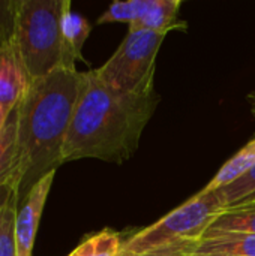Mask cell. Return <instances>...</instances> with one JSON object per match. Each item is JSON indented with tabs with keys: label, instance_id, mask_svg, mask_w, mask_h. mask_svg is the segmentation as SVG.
Returning <instances> with one entry per match:
<instances>
[{
	"label": "cell",
	"instance_id": "obj_1",
	"mask_svg": "<svg viewBox=\"0 0 255 256\" xmlns=\"http://www.w3.org/2000/svg\"><path fill=\"white\" fill-rule=\"evenodd\" d=\"M158 104L159 94L155 88L122 94L108 88L96 69L83 72L80 96L63 146V162H126L137 152Z\"/></svg>",
	"mask_w": 255,
	"mask_h": 256
},
{
	"label": "cell",
	"instance_id": "obj_2",
	"mask_svg": "<svg viewBox=\"0 0 255 256\" xmlns=\"http://www.w3.org/2000/svg\"><path fill=\"white\" fill-rule=\"evenodd\" d=\"M83 72L57 68L35 80L18 104L17 168L11 183L20 200L63 162V146L80 96Z\"/></svg>",
	"mask_w": 255,
	"mask_h": 256
},
{
	"label": "cell",
	"instance_id": "obj_3",
	"mask_svg": "<svg viewBox=\"0 0 255 256\" xmlns=\"http://www.w3.org/2000/svg\"><path fill=\"white\" fill-rule=\"evenodd\" d=\"M63 0H18L14 42L30 82L62 66Z\"/></svg>",
	"mask_w": 255,
	"mask_h": 256
},
{
	"label": "cell",
	"instance_id": "obj_4",
	"mask_svg": "<svg viewBox=\"0 0 255 256\" xmlns=\"http://www.w3.org/2000/svg\"><path fill=\"white\" fill-rule=\"evenodd\" d=\"M224 210L225 204L218 190L209 194L200 190L153 225L134 234L123 243L119 256L144 254L180 242H200Z\"/></svg>",
	"mask_w": 255,
	"mask_h": 256
},
{
	"label": "cell",
	"instance_id": "obj_5",
	"mask_svg": "<svg viewBox=\"0 0 255 256\" xmlns=\"http://www.w3.org/2000/svg\"><path fill=\"white\" fill-rule=\"evenodd\" d=\"M165 34L129 30L116 52L99 68V80L122 94L143 93L155 88L156 57Z\"/></svg>",
	"mask_w": 255,
	"mask_h": 256
},
{
	"label": "cell",
	"instance_id": "obj_6",
	"mask_svg": "<svg viewBox=\"0 0 255 256\" xmlns=\"http://www.w3.org/2000/svg\"><path fill=\"white\" fill-rule=\"evenodd\" d=\"M56 172L41 178L29 194L20 200L15 216V240L18 256H33V246L41 216Z\"/></svg>",
	"mask_w": 255,
	"mask_h": 256
},
{
	"label": "cell",
	"instance_id": "obj_7",
	"mask_svg": "<svg viewBox=\"0 0 255 256\" xmlns=\"http://www.w3.org/2000/svg\"><path fill=\"white\" fill-rule=\"evenodd\" d=\"M30 78L14 38L0 42V105L11 112L26 96Z\"/></svg>",
	"mask_w": 255,
	"mask_h": 256
},
{
	"label": "cell",
	"instance_id": "obj_8",
	"mask_svg": "<svg viewBox=\"0 0 255 256\" xmlns=\"http://www.w3.org/2000/svg\"><path fill=\"white\" fill-rule=\"evenodd\" d=\"M90 22L72 10L69 0H63L62 10V68L77 69L75 63L83 58V46L90 34Z\"/></svg>",
	"mask_w": 255,
	"mask_h": 256
},
{
	"label": "cell",
	"instance_id": "obj_9",
	"mask_svg": "<svg viewBox=\"0 0 255 256\" xmlns=\"http://www.w3.org/2000/svg\"><path fill=\"white\" fill-rule=\"evenodd\" d=\"M180 0H149V6L143 16L129 26V30H144L165 34L171 30L185 28L186 22L177 18Z\"/></svg>",
	"mask_w": 255,
	"mask_h": 256
},
{
	"label": "cell",
	"instance_id": "obj_10",
	"mask_svg": "<svg viewBox=\"0 0 255 256\" xmlns=\"http://www.w3.org/2000/svg\"><path fill=\"white\" fill-rule=\"evenodd\" d=\"M225 234L255 236V202L237 204L225 208L209 226L201 240H210Z\"/></svg>",
	"mask_w": 255,
	"mask_h": 256
},
{
	"label": "cell",
	"instance_id": "obj_11",
	"mask_svg": "<svg viewBox=\"0 0 255 256\" xmlns=\"http://www.w3.org/2000/svg\"><path fill=\"white\" fill-rule=\"evenodd\" d=\"M255 166V138L251 140L248 144H245L233 158H230L221 170L215 174V177L206 184V188L201 190L204 194L219 190L240 177L246 176Z\"/></svg>",
	"mask_w": 255,
	"mask_h": 256
},
{
	"label": "cell",
	"instance_id": "obj_12",
	"mask_svg": "<svg viewBox=\"0 0 255 256\" xmlns=\"http://www.w3.org/2000/svg\"><path fill=\"white\" fill-rule=\"evenodd\" d=\"M17 138H18V105L11 111L0 134V188L8 186L17 168Z\"/></svg>",
	"mask_w": 255,
	"mask_h": 256
},
{
	"label": "cell",
	"instance_id": "obj_13",
	"mask_svg": "<svg viewBox=\"0 0 255 256\" xmlns=\"http://www.w3.org/2000/svg\"><path fill=\"white\" fill-rule=\"evenodd\" d=\"M198 252H218L225 256H255V236L225 234L210 240H200Z\"/></svg>",
	"mask_w": 255,
	"mask_h": 256
},
{
	"label": "cell",
	"instance_id": "obj_14",
	"mask_svg": "<svg viewBox=\"0 0 255 256\" xmlns=\"http://www.w3.org/2000/svg\"><path fill=\"white\" fill-rule=\"evenodd\" d=\"M18 202V186L9 183V195L5 201L0 220V256H18L15 240V216Z\"/></svg>",
	"mask_w": 255,
	"mask_h": 256
},
{
	"label": "cell",
	"instance_id": "obj_15",
	"mask_svg": "<svg viewBox=\"0 0 255 256\" xmlns=\"http://www.w3.org/2000/svg\"><path fill=\"white\" fill-rule=\"evenodd\" d=\"M122 246V236L105 228L87 237L68 256H119Z\"/></svg>",
	"mask_w": 255,
	"mask_h": 256
},
{
	"label": "cell",
	"instance_id": "obj_16",
	"mask_svg": "<svg viewBox=\"0 0 255 256\" xmlns=\"http://www.w3.org/2000/svg\"><path fill=\"white\" fill-rule=\"evenodd\" d=\"M149 6V0H128V2H114L110 8L98 18L96 24H110V22H126L134 24L143 16Z\"/></svg>",
	"mask_w": 255,
	"mask_h": 256
},
{
	"label": "cell",
	"instance_id": "obj_17",
	"mask_svg": "<svg viewBox=\"0 0 255 256\" xmlns=\"http://www.w3.org/2000/svg\"><path fill=\"white\" fill-rule=\"evenodd\" d=\"M255 192V166L243 177H240L239 180H236L234 183L222 188L218 190L222 202L225 204V208L233 207L236 204H239L240 201H243L245 198H248L249 195H252Z\"/></svg>",
	"mask_w": 255,
	"mask_h": 256
},
{
	"label": "cell",
	"instance_id": "obj_18",
	"mask_svg": "<svg viewBox=\"0 0 255 256\" xmlns=\"http://www.w3.org/2000/svg\"><path fill=\"white\" fill-rule=\"evenodd\" d=\"M198 243L200 242H180L156 250H149L144 254H135L131 256H189L197 250Z\"/></svg>",
	"mask_w": 255,
	"mask_h": 256
},
{
	"label": "cell",
	"instance_id": "obj_19",
	"mask_svg": "<svg viewBox=\"0 0 255 256\" xmlns=\"http://www.w3.org/2000/svg\"><path fill=\"white\" fill-rule=\"evenodd\" d=\"M8 195H9V184L5 188H0V220H2V210H3V206H5Z\"/></svg>",
	"mask_w": 255,
	"mask_h": 256
},
{
	"label": "cell",
	"instance_id": "obj_20",
	"mask_svg": "<svg viewBox=\"0 0 255 256\" xmlns=\"http://www.w3.org/2000/svg\"><path fill=\"white\" fill-rule=\"evenodd\" d=\"M9 114H11V112H8V111L0 105V134H2V130H3V128H5V124H6V120H8Z\"/></svg>",
	"mask_w": 255,
	"mask_h": 256
},
{
	"label": "cell",
	"instance_id": "obj_21",
	"mask_svg": "<svg viewBox=\"0 0 255 256\" xmlns=\"http://www.w3.org/2000/svg\"><path fill=\"white\" fill-rule=\"evenodd\" d=\"M189 256H225V255L218 254V252H198V250H195L194 254H191Z\"/></svg>",
	"mask_w": 255,
	"mask_h": 256
},
{
	"label": "cell",
	"instance_id": "obj_22",
	"mask_svg": "<svg viewBox=\"0 0 255 256\" xmlns=\"http://www.w3.org/2000/svg\"><path fill=\"white\" fill-rule=\"evenodd\" d=\"M248 100L251 104V111H252V116L255 117V92H252L249 96H248Z\"/></svg>",
	"mask_w": 255,
	"mask_h": 256
},
{
	"label": "cell",
	"instance_id": "obj_23",
	"mask_svg": "<svg viewBox=\"0 0 255 256\" xmlns=\"http://www.w3.org/2000/svg\"><path fill=\"white\" fill-rule=\"evenodd\" d=\"M249 202H255V192L252 195H249L248 198H245L243 201H240L239 204H249ZM236 206H237V204H236Z\"/></svg>",
	"mask_w": 255,
	"mask_h": 256
}]
</instances>
